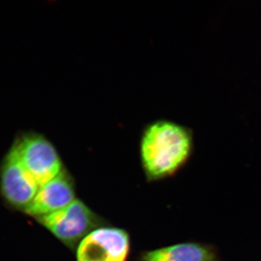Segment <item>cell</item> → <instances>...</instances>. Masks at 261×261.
<instances>
[{
  "label": "cell",
  "instance_id": "7a4b0ae2",
  "mask_svg": "<svg viewBox=\"0 0 261 261\" xmlns=\"http://www.w3.org/2000/svg\"><path fill=\"white\" fill-rule=\"evenodd\" d=\"M12 148L39 188L64 170L55 146L39 134L27 133L22 135L15 141Z\"/></svg>",
  "mask_w": 261,
  "mask_h": 261
},
{
  "label": "cell",
  "instance_id": "52a82bcc",
  "mask_svg": "<svg viewBox=\"0 0 261 261\" xmlns=\"http://www.w3.org/2000/svg\"><path fill=\"white\" fill-rule=\"evenodd\" d=\"M141 261H215V256L207 247L185 243L145 252Z\"/></svg>",
  "mask_w": 261,
  "mask_h": 261
},
{
  "label": "cell",
  "instance_id": "6da1fadb",
  "mask_svg": "<svg viewBox=\"0 0 261 261\" xmlns=\"http://www.w3.org/2000/svg\"><path fill=\"white\" fill-rule=\"evenodd\" d=\"M193 133L188 127L168 120L148 125L140 141V156L147 177L159 179L183 166L193 148Z\"/></svg>",
  "mask_w": 261,
  "mask_h": 261
},
{
  "label": "cell",
  "instance_id": "277c9868",
  "mask_svg": "<svg viewBox=\"0 0 261 261\" xmlns=\"http://www.w3.org/2000/svg\"><path fill=\"white\" fill-rule=\"evenodd\" d=\"M129 247V237L124 230L96 228L78 245L77 261H126Z\"/></svg>",
  "mask_w": 261,
  "mask_h": 261
},
{
  "label": "cell",
  "instance_id": "3957f363",
  "mask_svg": "<svg viewBox=\"0 0 261 261\" xmlns=\"http://www.w3.org/2000/svg\"><path fill=\"white\" fill-rule=\"evenodd\" d=\"M37 220L60 241L71 248L80 245L101 222L97 215L78 199L64 208Z\"/></svg>",
  "mask_w": 261,
  "mask_h": 261
},
{
  "label": "cell",
  "instance_id": "5b68a950",
  "mask_svg": "<svg viewBox=\"0 0 261 261\" xmlns=\"http://www.w3.org/2000/svg\"><path fill=\"white\" fill-rule=\"evenodd\" d=\"M39 187L24 168L11 148L1 168V190L6 200L18 208L25 209L35 197Z\"/></svg>",
  "mask_w": 261,
  "mask_h": 261
},
{
  "label": "cell",
  "instance_id": "8992f818",
  "mask_svg": "<svg viewBox=\"0 0 261 261\" xmlns=\"http://www.w3.org/2000/svg\"><path fill=\"white\" fill-rule=\"evenodd\" d=\"M75 200L74 184L64 169L39 188L34 200L24 211L29 216L39 219L64 208Z\"/></svg>",
  "mask_w": 261,
  "mask_h": 261
}]
</instances>
